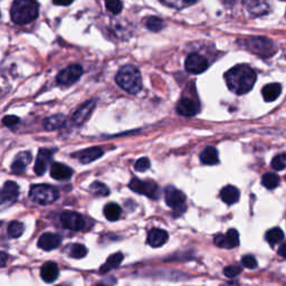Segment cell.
<instances>
[{
  "mask_svg": "<svg viewBox=\"0 0 286 286\" xmlns=\"http://www.w3.org/2000/svg\"><path fill=\"white\" fill-rule=\"evenodd\" d=\"M122 209L118 206V204L110 202L106 207H104V216L106 217L108 220L110 222H116L118 218L121 217Z\"/></svg>",
  "mask_w": 286,
  "mask_h": 286,
  "instance_id": "obj_27",
  "label": "cell"
},
{
  "mask_svg": "<svg viewBox=\"0 0 286 286\" xmlns=\"http://www.w3.org/2000/svg\"><path fill=\"white\" fill-rule=\"evenodd\" d=\"M62 238L53 232H45L38 240V247L42 250L50 252L57 248L60 245Z\"/></svg>",
  "mask_w": 286,
  "mask_h": 286,
  "instance_id": "obj_16",
  "label": "cell"
},
{
  "mask_svg": "<svg viewBox=\"0 0 286 286\" xmlns=\"http://www.w3.org/2000/svg\"><path fill=\"white\" fill-rule=\"evenodd\" d=\"M60 222L65 228L73 232H80L85 227L84 217L74 212H64L60 214Z\"/></svg>",
  "mask_w": 286,
  "mask_h": 286,
  "instance_id": "obj_8",
  "label": "cell"
},
{
  "mask_svg": "<svg viewBox=\"0 0 286 286\" xmlns=\"http://www.w3.org/2000/svg\"><path fill=\"white\" fill-rule=\"evenodd\" d=\"M262 184H263L265 188L270 190L275 189L280 184V178L278 176L275 174H266L263 176V178H262Z\"/></svg>",
  "mask_w": 286,
  "mask_h": 286,
  "instance_id": "obj_31",
  "label": "cell"
},
{
  "mask_svg": "<svg viewBox=\"0 0 286 286\" xmlns=\"http://www.w3.org/2000/svg\"><path fill=\"white\" fill-rule=\"evenodd\" d=\"M222 286H230V285H222Z\"/></svg>",
  "mask_w": 286,
  "mask_h": 286,
  "instance_id": "obj_44",
  "label": "cell"
},
{
  "mask_svg": "<svg viewBox=\"0 0 286 286\" xmlns=\"http://www.w3.org/2000/svg\"><path fill=\"white\" fill-rule=\"evenodd\" d=\"M272 168L274 170H283L286 168V154H280L272 160Z\"/></svg>",
  "mask_w": 286,
  "mask_h": 286,
  "instance_id": "obj_34",
  "label": "cell"
},
{
  "mask_svg": "<svg viewBox=\"0 0 286 286\" xmlns=\"http://www.w3.org/2000/svg\"><path fill=\"white\" fill-rule=\"evenodd\" d=\"M250 42H248L250 48L254 52V53H257L258 55H263V56H270L274 55V42H272L270 40H266V38H252L250 40Z\"/></svg>",
  "mask_w": 286,
  "mask_h": 286,
  "instance_id": "obj_12",
  "label": "cell"
},
{
  "mask_svg": "<svg viewBox=\"0 0 286 286\" xmlns=\"http://www.w3.org/2000/svg\"><path fill=\"white\" fill-rule=\"evenodd\" d=\"M278 255L280 256H282L283 258L286 260V242H284V244L280 247V250H278Z\"/></svg>",
  "mask_w": 286,
  "mask_h": 286,
  "instance_id": "obj_42",
  "label": "cell"
},
{
  "mask_svg": "<svg viewBox=\"0 0 286 286\" xmlns=\"http://www.w3.org/2000/svg\"><path fill=\"white\" fill-rule=\"evenodd\" d=\"M227 86L238 95L248 93L256 82L255 72L247 65H237L225 75Z\"/></svg>",
  "mask_w": 286,
  "mask_h": 286,
  "instance_id": "obj_1",
  "label": "cell"
},
{
  "mask_svg": "<svg viewBox=\"0 0 286 286\" xmlns=\"http://www.w3.org/2000/svg\"><path fill=\"white\" fill-rule=\"evenodd\" d=\"M122 260H123L122 252H116V254H113L108 257L106 263L103 264L101 270H100V272H101V273H108V272L118 268L122 263Z\"/></svg>",
  "mask_w": 286,
  "mask_h": 286,
  "instance_id": "obj_26",
  "label": "cell"
},
{
  "mask_svg": "<svg viewBox=\"0 0 286 286\" xmlns=\"http://www.w3.org/2000/svg\"><path fill=\"white\" fill-rule=\"evenodd\" d=\"M184 202L186 197L180 190L176 189L174 187H171V186H169V187L166 189V202L170 208L179 209L184 206Z\"/></svg>",
  "mask_w": 286,
  "mask_h": 286,
  "instance_id": "obj_14",
  "label": "cell"
},
{
  "mask_svg": "<svg viewBox=\"0 0 286 286\" xmlns=\"http://www.w3.org/2000/svg\"><path fill=\"white\" fill-rule=\"evenodd\" d=\"M50 176L58 181L68 180L72 176H73V169H70V166L66 164L54 162L50 166Z\"/></svg>",
  "mask_w": 286,
  "mask_h": 286,
  "instance_id": "obj_19",
  "label": "cell"
},
{
  "mask_svg": "<svg viewBox=\"0 0 286 286\" xmlns=\"http://www.w3.org/2000/svg\"><path fill=\"white\" fill-rule=\"evenodd\" d=\"M58 286H63V285H58Z\"/></svg>",
  "mask_w": 286,
  "mask_h": 286,
  "instance_id": "obj_46",
  "label": "cell"
},
{
  "mask_svg": "<svg viewBox=\"0 0 286 286\" xmlns=\"http://www.w3.org/2000/svg\"><path fill=\"white\" fill-rule=\"evenodd\" d=\"M95 106H96V100H90V101L82 104L72 118V122L74 126H82L83 123L88 120L90 114L94 111Z\"/></svg>",
  "mask_w": 286,
  "mask_h": 286,
  "instance_id": "obj_11",
  "label": "cell"
},
{
  "mask_svg": "<svg viewBox=\"0 0 286 286\" xmlns=\"http://www.w3.org/2000/svg\"><path fill=\"white\" fill-rule=\"evenodd\" d=\"M106 6L110 12L118 15V14L122 12L123 4L121 2H118V0H108V2H106Z\"/></svg>",
  "mask_w": 286,
  "mask_h": 286,
  "instance_id": "obj_35",
  "label": "cell"
},
{
  "mask_svg": "<svg viewBox=\"0 0 286 286\" xmlns=\"http://www.w3.org/2000/svg\"><path fill=\"white\" fill-rule=\"evenodd\" d=\"M40 12V4L32 0H16L12 4L10 15L12 22L18 25H26L34 22Z\"/></svg>",
  "mask_w": 286,
  "mask_h": 286,
  "instance_id": "obj_2",
  "label": "cell"
},
{
  "mask_svg": "<svg viewBox=\"0 0 286 286\" xmlns=\"http://www.w3.org/2000/svg\"><path fill=\"white\" fill-rule=\"evenodd\" d=\"M95 286H102V285H95Z\"/></svg>",
  "mask_w": 286,
  "mask_h": 286,
  "instance_id": "obj_45",
  "label": "cell"
},
{
  "mask_svg": "<svg viewBox=\"0 0 286 286\" xmlns=\"http://www.w3.org/2000/svg\"><path fill=\"white\" fill-rule=\"evenodd\" d=\"M146 26L148 30L151 32H159L162 30V28H164V24L158 17H150V18H148Z\"/></svg>",
  "mask_w": 286,
  "mask_h": 286,
  "instance_id": "obj_33",
  "label": "cell"
},
{
  "mask_svg": "<svg viewBox=\"0 0 286 286\" xmlns=\"http://www.w3.org/2000/svg\"><path fill=\"white\" fill-rule=\"evenodd\" d=\"M104 152L101 148L93 146V148H88V149L76 152V154H73V158H78L80 162H82V164H90V162L101 158Z\"/></svg>",
  "mask_w": 286,
  "mask_h": 286,
  "instance_id": "obj_15",
  "label": "cell"
},
{
  "mask_svg": "<svg viewBox=\"0 0 286 286\" xmlns=\"http://www.w3.org/2000/svg\"><path fill=\"white\" fill-rule=\"evenodd\" d=\"M280 93H282V88L280 85L278 83H272V84H268L265 85L262 90V95L266 102H273L278 98Z\"/></svg>",
  "mask_w": 286,
  "mask_h": 286,
  "instance_id": "obj_23",
  "label": "cell"
},
{
  "mask_svg": "<svg viewBox=\"0 0 286 286\" xmlns=\"http://www.w3.org/2000/svg\"><path fill=\"white\" fill-rule=\"evenodd\" d=\"M32 158V156L30 154V152H28V151L20 152V154L16 156L15 160H14V162H12V172L16 174H22L24 171H25L27 164H30Z\"/></svg>",
  "mask_w": 286,
  "mask_h": 286,
  "instance_id": "obj_20",
  "label": "cell"
},
{
  "mask_svg": "<svg viewBox=\"0 0 286 286\" xmlns=\"http://www.w3.org/2000/svg\"><path fill=\"white\" fill-rule=\"evenodd\" d=\"M214 244L220 248H235L240 245V234L236 230H230L226 234H219L214 237Z\"/></svg>",
  "mask_w": 286,
  "mask_h": 286,
  "instance_id": "obj_10",
  "label": "cell"
},
{
  "mask_svg": "<svg viewBox=\"0 0 286 286\" xmlns=\"http://www.w3.org/2000/svg\"><path fill=\"white\" fill-rule=\"evenodd\" d=\"M2 123L6 126L12 128V126H15L17 123H19V118L15 116H7L2 118Z\"/></svg>",
  "mask_w": 286,
  "mask_h": 286,
  "instance_id": "obj_40",
  "label": "cell"
},
{
  "mask_svg": "<svg viewBox=\"0 0 286 286\" xmlns=\"http://www.w3.org/2000/svg\"><path fill=\"white\" fill-rule=\"evenodd\" d=\"M161 2L166 4V6L176 7L177 9H181V8H184V7L190 6V4H192L196 2Z\"/></svg>",
  "mask_w": 286,
  "mask_h": 286,
  "instance_id": "obj_39",
  "label": "cell"
},
{
  "mask_svg": "<svg viewBox=\"0 0 286 286\" xmlns=\"http://www.w3.org/2000/svg\"><path fill=\"white\" fill-rule=\"evenodd\" d=\"M266 240H268L270 246H274L284 240V232L280 228H272L268 232H266Z\"/></svg>",
  "mask_w": 286,
  "mask_h": 286,
  "instance_id": "obj_29",
  "label": "cell"
},
{
  "mask_svg": "<svg viewBox=\"0 0 286 286\" xmlns=\"http://www.w3.org/2000/svg\"><path fill=\"white\" fill-rule=\"evenodd\" d=\"M32 202L40 204H50L60 198V192L56 187L50 184H34L30 192Z\"/></svg>",
  "mask_w": 286,
  "mask_h": 286,
  "instance_id": "obj_4",
  "label": "cell"
},
{
  "mask_svg": "<svg viewBox=\"0 0 286 286\" xmlns=\"http://www.w3.org/2000/svg\"><path fill=\"white\" fill-rule=\"evenodd\" d=\"M200 161H202L204 164H207V166L217 164L219 162V156H218V151L216 148L207 146L206 149L202 152V154H200Z\"/></svg>",
  "mask_w": 286,
  "mask_h": 286,
  "instance_id": "obj_24",
  "label": "cell"
},
{
  "mask_svg": "<svg viewBox=\"0 0 286 286\" xmlns=\"http://www.w3.org/2000/svg\"><path fill=\"white\" fill-rule=\"evenodd\" d=\"M54 150L52 149H40L38 152L36 164L34 166L35 174L38 176H42L45 172L48 166L50 164L52 159H53Z\"/></svg>",
  "mask_w": 286,
  "mask_h": 286,
  "instance_id": "obj_13",
  "label": "cell"
},
{
  "mask_svg": "<svg viewBox=\"0 0 286 286\" xmlns=\"http://www.w3.org/2000/svg\"><path fill=\"white\" fill-rule=\"evenodd\" d=\"M150 168V160L148 158H141L136 162L134 169L136 171H140V172H144L146 170Z\"/></svg>",
  "mask_w": 286,
  "mask_h": 286,
  "instance_id": "obj_38",
  "label": "cell"
},
{
  "mask_svg": "<svg viewBox=\"0 0 286 286\" xmlns=\"http://www.w3.org/2000/svg\"><path fill=\"white\" fill-rule=\"evenodd\" d=\"M7 260H8V255L6 254V252H0V268L4 266V264L7 263Z\"/></svg>",
  "mask_w": 286,
  "mask_h": 286,
  "instance_id": "obj_41",
  "label": "cell"
},
{
  "mask_svg": "<svg viewBox=\"0 0 286 286\" xmlns=\"http://www.w3.org/2000/svg\"><path fill=\"white\" fill-rule=\"evenodd\" d=\"M66 252L72 258H83V257L86 256L88 250L86 247L82 244H72L68 245V248H66Z\"/></svg>",
  "mask_w": 286,
  "mask_h": 286,
  "instance_id": "obj_28",
  "label": "cell"
},
{
  "mask_svg": "<svg viewBox=\"0 0 286 286\" xmlns=\"http://www.w3.org/2000/svg\"><path fill=\"white\" fill-rule=\"evenodd\" d=\"M65 124H66V118L63 114H56V116L47 118L44 122V126L47 131L57 130V128L65 126Z\"/></svg>",
  "mask_w": 286,
  "mask_h": 286,
  "instance_id": "obj_25",
  "label": "cell"
},
{
  "mask_svg": "<svg viewBox=\"0 0 286 286\" xmlns=\"http://www.w3.org/2000/svg\"><path fill=\"white\" fill-rule=\"evenodd\" d=\"M116 80L118 86L130 94L139 93L142 88L140 70L133 65H126L118 72Z\"/></svg>",
  "mask_w": 286,
  "mask_h": 286,
  "instance_id": "obj_3",
  "label": "cell"
},
{
  "mask_svg": "<svg viewBox=\"0 0 286 286\" xmlns=\"http://www.w3.org/2000/svg\"><path fill=\"white\" fill-rule=\"evenodd\" d=\"M242 264L244 268H250V270H254L257 268V260L254 256L252 255H246L242 258Z\"/></svg>",
  "mask_w": 286,
  "mask_h": 286,
  "instance_id": "obj_36",
  "label": "cell"
},
{
  "mask_svg": "<svg viewBox=\"0 0 286 286\" xmlns=\"http://www.w3.org/2000/svg\"><path fill=\"white\" fill-rule=\"evenodd\" d=\"M18 184L14 181H7L4 184V188L0 190V210H4V208L10 207L12 204H15L18 199Z\"/></svg>",
  "mask_w": 286,
  "mask_h": 286,
  "instance_id": "obj_5",
  "label": "cell"
},
{
  "mask_svg": "<svg viewBox=\"0 0 286 286\" xmlns=\"http://www.w3.org/2000/svg\"><path fill=\"white\" fill-rule=\"evenodd\" d=\"M198 110L199 108L197 106V103L187 98H181L177 104V112L180 116L186 118L194 116L198 113Z\"/></svg>",
  "mask_w": 286,
  "mask_h": 286,
  "instance_id": "obj_17",
  "label": "cell"
},
{
  "mask_svg": "<svg viewBox=\"0 0 286 286\" xmlns=\"http://www.w3.org/2000/svg\"><path fill=\"white\" fill-rule=\"evenodd\" d=\"M60 275L58 266L54 262H47L40 268V276L46 283H52L57 280Z\"/></svg>",
  "mask_w": 286,
  "mask_h": 286,
  "instance_id": "obj_21",
  "label": "cell"
},
{
  "mask_svg": "<svg viewBox=\"0 0 286 286\" xmlns=\"http://www.w3.org/2000/svg\"><path fill=\"white\" fill-rule=\"evenodd\" d=\"M240 273H242V268L237 265L227 266V268L224 270V274H225V276H227V278H236V276L240 275Z\"/></svg>",
  "mask_w": 286,
  "mask_h": 286,
  "instance_id": "obj_37",
  "label": "cell"
},
{
  "mask_svg": "<svg viewBox=\"0 0 286 286\" xmlns=\"http://www.w3.org/2000/svg\"><path fill=\"white\" fill-rule=\"evenodd\" d=\"M25 232V226L20 222H12L8 226V235L12 238L20 237Z\"/></svg>",
  "mask_w": 286,
  "mask_h": 286,
  "instance_id": "obj_30",
  "label": "cell"
},
{
  "mask_svg": "<svg viewBox=\"0 0 286 286\" xmlns=\"http://www.w3.org/2000/svg\"><path fill=\"white\" fill-rule=\"evenodd\" d=\"M128 187L134 192L144 194V196H148L149 198H158V186L154 182H150V181H141L134 178L130 181Z\"/></svg>",
  "mask_w": 286,
  "mask_h": 286,
  "instance_id": "obj_7",
  "label": "cell"
},
{
  "mask_svg": "<svg viewBox=\"0 0 286 286\" xmlns=\"http://www.w3.org/2000/svg\"><path fill=\"white\" fill-rule=\"evenodd\" d=\"M208 68V60L202 55L190 54L186 60V70L192 74H202Z\"/></svg>",
  "mask_w": 286,
  "mask_h": 286,
  "instance_id": "obj_9",
  "label": "cell"
},
{
  "mask_svg": "<svg viewBox=\"0 0 286 286\" xmlns=\"http://www.w3.org/2000/svg\"><path fill=\"white\" fill-rule=\"evenodd\" d=\"M168 232L160 228H154L149 232H148L146 242L151 247H161L164 245L166 240H168Z\"/></svg>",
  "mask_w": 286,
  "mask_h": 286,
  "instance_id": "obj_18",
  "label": "cell"
},
{
  "mask_svg": "<svg viewBox=\"0 0 286 286\" xmlns=\"http://www.w3.org/2000/svg\"><path fill=\"white\" fill-rule=\"evenodd\" d=\"M240 192L236 187L234 186H226L224 187L220 192V198L225 204H232L240 200Z\"/></svg>",
  "mask_w": 286,
  "mask_h": 286,
  "instance_id": "obj_22",
  "label": "cell"
},
{
  "mask_svg": "<svg viewBox=\"0 0 286 286\" xmlns=\"http://www.w3.org/2000/svg\"><path fill=\"white\" fill-rule=\"evenodd\" d=\"M90 190L95 194V196L104 197V196H108V194H110V190L102 182H98V181L90 184Z\"/></svg>",
  "mask_w": 286,
  "mask_h": 286,
  "instance_id": "obj_32",
  "label": "cell"
},
{
  "mask_svg": "<svg viewBox=\"0 0 286 286\" xmlns=\"http://www.w3.org/2000/svg\"><path fill=\"white\" fill-rule=\"evenodd\" d=\"M83 75V68L78 64L70 65L64 68L60 74L57 75V83L64 86H70V85L78 82L80 76Z\"/></svg>",
  "mask_w": 286,
  "mask_h": 286,
  "instance_id": "obj_6",
  "label": "cell"
},
{
  "mask_svg": "<svg viewBox=\"0 0 286 286\" xmlns=\"http://www.w3.org/2000/svg\"><path fill=\"white\" fill-rule=\"evenodd\" d=\"M72 2H54V4H57V6H68Z\"/></svg>",
  "mask_w": 286,
  "mask_h": 286,
  "instance_id": "obj_43",
  "label": "cell"
}]
</instances>
